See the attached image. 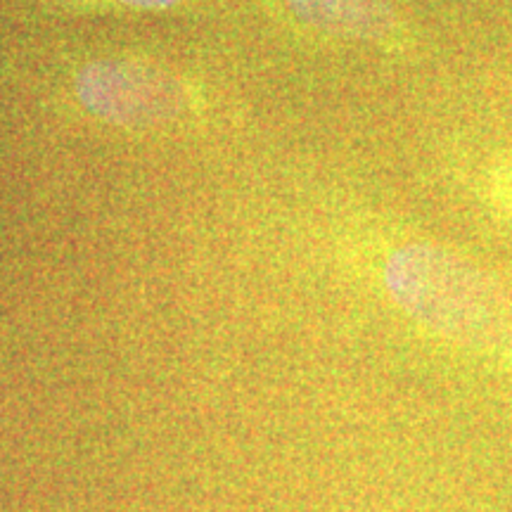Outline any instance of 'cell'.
I'll list each match as a JSON object with an SVG mask.
<instances>
[{
  "instance_id": "obj_2",
  "label": "cell",
  "mask_w": 512,
  "mask_h": 512,
  "mask_svg": "<svg viewBox=\"0 0 512 512\" xmlns=\"http://www.w3.org/2000/svg\"><path fill=\"white\" fill-rule=\"evenodd\" d=\"M76 93L83 107L121 126H152L185 110V91L174 76L126 60H102L81 69Z\"/></svg>"
},
{
  "instance_id": "obj_3",
  "label": "cell",
  "mask_w": 512,
  "mask_h": 512,
  "mask_svg": "<svg viewBox=\"0 0 512 512\" xmlns=\"http://www.w3.org/2000/svg\"><path fill=\"white\" fill-rule=\"evenodd\" d=\"M306 24L354 41H384L394 34L389 0H285Z\"/></svg>"
},
{
  "instance_id": "obj_4",
  "label": "cell",
  "mask_w": 512,
  "mask_h": 512,
  "mask_svg": "<svg viewBox=\"0 0 512 512\" xmlns=\"http://www.w3.org/2000/svg\"><path fill=\"white\" fill-rule=\"evenodd\" d=\"M121 3L133 5V8H145V10H164L176 5L178 0H121Z\"/></svg>"
},
{
  "instance_id": "obj_1",
  "label": "cell",
  "mask_w": 512,
  "mask_h": 512,
  "mask_svg": "<svg viewBox=\"0 0 512 512\" xmlns=\"http://www.w3.org/2000/svg\"><path fill=\"white\" fill-rule=\"evenodd\" d=\"M384 285L403 311L441 337L486 354H512V292L460 256L406 245L389 256Z\"/></svg>"
}]
</instances>
